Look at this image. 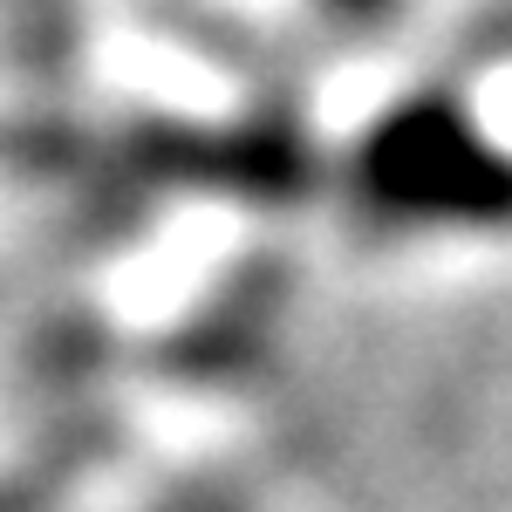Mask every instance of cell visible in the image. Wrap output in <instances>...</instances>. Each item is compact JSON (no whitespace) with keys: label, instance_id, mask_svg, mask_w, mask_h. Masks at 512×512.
I'll return each instance as SVG.
<instances>
[{"label":"cell","instance_id":"6da1fadb","mask_svg":"<svg viewBox=\"0 0 512 512\" xmlns=\"http://www.w3.org/2000/svg\"><path fill=\"white\" fill-rule=\"evenodd\" d=\"M369 198L410 219H512V164L451 117H417L369 151Z\"/></svg>","mask_w":512,"mask_h":512},{"label":"cell","instance_id":"7a4b0ae2","mask_svg":"<svg viewBox=\"0 0 512 512\" xmlns=\"http://www.w3.org/2000/svg\"><path fill=\"white\" fill-rule=\"evenodd\" d=\"M171 512H239V506H226V499H178Z\"/></svg>","mask_w":512,"mask_h":512}]
</instances>
